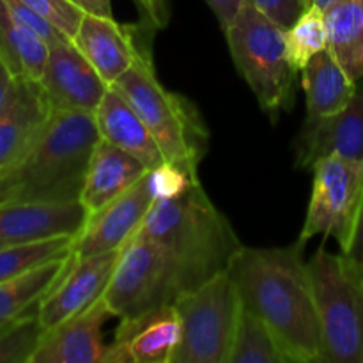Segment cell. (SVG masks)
<instances>
[{"mask_svg":"<svg viewBox=\"0 0 363 363\" xmlns=\"http://www.w3.org/2000/svg\"><path fill=\"white\" fill-rule=\"evenodd\" d=\"M305 240L289 247H243L230 262L229 277L245 311L272 328L293 363H323L318 305Z\"/></svg>","mask_w":363,"mask_h":363,"instance_id":"6da1fadb","label":"cell"},{"mask_svg":"<svg viewBox=\"0 0 363 363\" xmlns=\"http://www.w3.org/2000/svg\"><path fill=\"white\" fill-rule=\"evenodd\" d=\"M98 140L94 113L52 112L34 142L0 170V204L80 201Z\"/></svg>","mask_w":363,"mask_h":363,"instance_id":"7a4b0ae2","label":"cell"},{"mask_svg":"<svg viewBox=\"0 0 363 363\" xmlns=\"http://www.w3.org/2000/svg\"><path fill=\"white\" fill-rule=\"evenodd\" d=\"M137 233L169 252L191 291L225 273L243 248L229 218L199 181L179 195L156 199Z\"/></svg>","mask_w":363,"mask_h":363,"instance_id":"3957f363","label":"cell"},{"mask_svg":"<svg viewBox=\"0 0 363 363\" xmlns=\"http://www.w3.org/2000/svg\"><path fill=\"white\" fill-rule=\"evenodd\" d=\"M130 101L169 163L199 177L208 155L209 130L195 103L158 80L149 48L142 46L133 66L112 85Z\"/></svg>","mask_w":363,"mask_h":363,"instance_id":"277c9868","label":"cell"},{"mask_svg":"<svg viewBox=\"0 0 363 363\" xmlns=\"http://www.w3.org/2000/svg\"><path fill=\"white\" fill-rule=\"evenodd\" d=\"M223 34L236 69L254 92L261 110L277 121L293 106L298 74L287 53L286 30L245 4Z\"/></svg>","mask_w":363,"mask_h":363,"instance_id":"5b68a950","label":"cell"},{"mask_svg":"<svg viewBox=\"0 0 363 363\" xmlns=\"http://www.w3.org/2000/svg\"><path fill=\"white\" fill-rule=\"evenodd\" d=\"M318 305L323 363H363V282L325 245L307 261Z\"/></svg>","mask_w":363,"mask_h":363,"instance_id":"8992f818","label":"cell"},{"mask_svg":"<svg viewBox=\"0 0 363 363\" xmlns=\"http://www.w3.org/2000/svg\"><path fill=\"white\" fill-rule=\"evenodd\" d=\"M191 287L169 252L149 238L135 233L121 248L119 261L103 300L116 318L174 305Z\"/></svg>","mask_w":363,"mask_h":363,"instance_id":"52a82bcc","label":"cell"},{"mask_svg":"<svg viewBox=\"0 0 363 363\" xmlns=\"http://www.w3.org/2000/svg\"><path fill=\"white\" fill-rule=\"evenodd\" d=\"M181 339L172 363H229L243 305L229 273L215 277L174 303Z\"/></svg>","mask_w":363,"mask_h":363,"instance_id":"ba28073f","label":"cell"},{"mask_svg":"<svg viewBox=\"0 0 363 363\" xmlns=\"http://www.w3.org/2000/svg\"><path fill=\"white\" fill-rule=\"evenodd\" d=\"M312 194L301 240L333 238L346 250L353 240L363 201V162L328 155L312 167Z\"/></svg>","mask_w":363,"mask_h":363,"instance_id":"9c48e42d","label":"cell"},{"mask_svg":"<svg viewBox=\"0 0 363 363\" xmlns=\"http://www.w3.org/2000/svg\"><path fill=\"white\" fill-rule=\"evenodd\" d=\"M39 84L53 112L66 110L94 113L110 89L67 38L57 39L48 45V57Z\"/></svg>","mask_w":363,"mask_h":363,"instance_id":"30bf717a","label":"cell"},{"mask_svg":"<svg viewBox=\"0 0 363 363\" xmlns=\"http://www.w3.org/2000/svg\"><path fill=\"white\" fill-rule=\"evenodd\" d=\"M119 255L121 250L85 257L71 254L67 268L38 305L43 326L46 330L53 328L101 300L116 272Z\"/></svg>","mask_w":363,"mask_h":363,"instance_id":"8fae6325","label":"cell"},{"mask_svg":"<svg viewBox=\"0 0 363 363\" xmlns=\"http://www.w3.org/2000/svg\"><path fill=\"white\" fill-rule=\"evenodd\" d=\"M149 172L123 195L98 211L89 213L84 229L73 240L71 254L85 257L121 250L124 247V243L137 233L152 202L156 201Z\"/></svg>","mask_w":363,"mask_h":363,"instance_id":"7c38bea8","label":"cell"},{"mask_svg":"<svg viewBox=\"0 0 363 363\" xmlns=\"http://www.w3.org/2000/svg\"><path fill=\"white\" fill-rule=\"evenodd\" d=\"M179 339L181 323L176 307L163 305L121 319L103 363H172Z\"/></svg>","mask_w":363,"mask_h":363,"instance_id":"4fadbf2b","label":"cell"},{"mask_svg":"<svg viewBox=\"0 0 363 363\" xmlns=\"http://www.w3.org/2000/svg\"><path fill=\"white\" fill-rule=\"evenodd\" d=\"M328 155L363 162V77L354 82V92L346 108L318 121H303L294 144L298 169L314 167Z\"/></svg>","mask_w":363,"mask_h":363,"instance_id":"5bb4252c","label":"cell"},{"mask_svg":"<svg viewBox=\"0 0 363 363\" xmlns=\"http://www.w3.org/2000/svg\"><path fill=\"white\" fill-rule=\"evenodd\" d=\"M89 211L77 202H6L0 204V250L52 238H77Z\"/></svg>","mask_w":363,"mask_h":363,"instance_id":"9a60e30c","label":"cell"},{"mask_svg":"<svg viewBox=\"0 0 363 363\" xmlns=\"http://www.w3.org/2000/svg\"><path fill=\"white\" fill-rule=\"evenodd\" d=\"M137 27L121 25L113 16L85 13L73 43L112 87L140 55Z\"/></svg>","mask_w":363,"mask_h":363,"instance_id":"2e32d148","label":"cell"},{"mask_svg":"<svg viewBox=\"0 0 363 363\" xmlns=\"http://www.w3.org/2000/svg\"><path fill=\"white\" fill-rule=\"evenodd\" d=\"M112 318L105 300L46 330L32 363H103V326Z\"/></svg>","mask_w":363,"mask_h":363,"instance_id":"e0dca14e","label":"cell"},{"mask_svg":"<svg viewBox=\"0 0 363 363\" xmlns=\"http://www.w3.org/2000/svg\"><path fill=\"white\" fill-rule=\"evenodd\" d=\"M39 80L16 78L0 108V170L34 142L52 116Z\"/></svg>","mask_w":363,"mask_h":363,"instance_id":"ac0fdd59","label":"cell"},{"mask_svg":"<svg viewBox=\"0 0 363 363\" xmlns=\"http://www.w3.org/2000/svg\"><path fill=\"white\" fill-rule=\"evenodd\" d=\"M147 172L149 169L140 160L99 137L89 160L80 194L82 206L89 213L98 211L130 190Z\"/></svg>","mask_w":363,"mask_h":363,"instance_id":"d6986e66","label":"cell"},{"mask_svg":"<svg viewBox=\"0 0 363 363\" xmlns=\"http://www.w3.org/2000/svg\"><path fill=\"white\" fill-rule=\"evenodd\" d=\"M94 123L99 137L140 160L149 170L167 162L144 121L117 89L110 87L103 96L94 110Z\"/></svg>","mask_w":363,"mask_h":363,"instance_id":"ffe728a7","label":"cell"},{"mask_svg":"<svg viewBox=\"0 0 363 363\" xmlns=\"http://www.w3.org/2000/svg\"><path fill=\"white\" fill-rule=\"evenodd\" d=\"M301 87L307 103L305 121H318L346 108L354 92V80L325 50L301 69Z\"/></svg>","mask_w":363,"mask_h":363,"instance_id":"44dd1931","label":"cell"},{"mask_svg":"<svg viewBox=\"0 0 363 363\" xmlns=\"http://www.w3.org/2000/svg\"><path fill=\"white\" fill-rule=\"evenodd\" d=\"M325 18L328 52L357 82L363 77V0H340Z\"/></svg>","mask_w":363,"mask_h":363,"instance_id":"7402d4cb","label":"cell"},{"mask_svg":"<svg viewBox=\"0 0 363 363\" xmlns=\"http://www.w3.org/2000/svg\"><path fill=\"white\" fill-rule=\"evenodd\" d=\"M0 57L16 78L39 80L45 69L48 45L21 25L0 0Z\"/></svg>","mask_w":363,"mask_h":363,"instance_id":"603a6c76","label":"cell"},{"mask_svg":"<svg viewBox=\"0 0 363 363\" xmlns=\"http://www.w3.org/2000/svg\"><path fill=\"white\" fill-rule=\"evenodd\" d=\"M66 257L45 262L23 275L0 284V325L9 323L35 308L69 264Z\"/></svg>","mask_w":363,"mask_h":363,"instance_id":"cb8c5ba5","label":"cell"},{"mask_svg":"<svg viewBox=\"0 0 363 363\" xmlns=\"http://www.w3.org/2000/svg\"><path fill=\"white\" fill-rule=\"evenodd\" d=\"M229 363H293L268 325L252 312H241Z\"/></svg>","mask_w":363,"mask_h":363,"instance_id":"d4e9b609","label":"cell"},{"mask_svg":"<svg viewBox=\"0 0 363 363\" xmlns=\"http://www.w3.org/2000/svg\"><path fill=\"white\" fill-rule=\"evenodd\" d=\"M286 41L291 64L298 73H301L311 59L328 50L325 13L315 6L305 9L301 16L286 30Z\"/></svg>","mask_w":363,"mask_h":363,"instance_id":"484cf974","label":"cell"},{"mask_svg":"<svg viewBox=\"0 0 363 363\" xmlns=\"http://www.w3.org/2000/svg\"><path fill=\"white\" fill-rule=\"evenodd\" d=\"M73 240L74 238L71 236H60L38 241V243L2 248L0 250V284L16 279L53 259L69 255Z\"/></svg>","mask_w":363,"mask_h":363,"instance_id":"4316f807","label":"cell"},{"mask_svg":"<svg viewBox=\"0 0 363 363\" xmlns=\"http://www.w3.org/2000/svg\"><path fill=\"white\" fill-rule=\"evenodd\" d=\"M45 333L38 307L7 323L0 330V363H32Z\"/></svg>","mask_w":363,"mask_h":363,"instance_id":"83f0119b","label":"cell"},{"mask_svg":"<svg viewBox=\"0 0 363 363\" xmlns=\"http://www.w3.org/2000/svg\"><path fill=\"white\" fill-rule=\"evenodd\" d=\"M20 2L35 11L46 21H50L60 34L66 35L71 41H73L78 25L85 14V11L71 0H20Z\"/></svg>","mask_w":363,"mask_h":363,"instance_id":"f1b7e54d","label":"cell"},{"mask_svg":"<svg viewBox=\"0 0 363 363\" xmlns=\"http://www.w3.org/2000/svg\"><path fill=\"white\" fill-rule=\"evenodd\" d=\"M245 4L255 7L284 30H287L307 9L301 0H245Z\"/></svg>","mask_w":363,"mask_h":363,"instance_id":"f546056e","label":"cell"},{"mask_svg":"<svg viewBox=\"0 0 363 363\" xmlns=\"http://www.w3.org/2000/svg\"><path fill=\"white\" fill-rule=\"evenodd\" d=\"M142 25L151 32L163 30L170 23V0H133Z\"/></svg>","mask_w":363,"mask_h":363,"instance_id":"4dcf8cb0","label":"cell"},{"mask_svg":"<svg viewBox=\"0 0 363 363\" xmlns=\"http://www.w3.org/2000/svg\"><path fill=\"white\" fill-rule=\"evenodd\" d=\"M342 255L346 257L347 264L351 266L358 279L363 282V201L360 208V216H358L357 229H354L353 240L347 245L346 250H342Z\"/></svg>","mask_w":363,"mask_h":363,"instance_id":"1f68e13d","label":"cell"},{"mask_svg":"<svg viewBox=\"0 0 363 363\" xmlns=\"http://www.w3.org/2000/svg\"><path fill=\"white\" fill-rule=\"evenodd\" d=\"M206 4L218 20L222 32H225L227 27L234 21V18L238 16L241 7L245 6V0H206Z\"/></svg>","mask_w":363,"mask_h":363,"instance_id":"d6a6232c","label":"cell"},{"mask_svg":"<svg viewBox=\"0 0 363 363\" xmlns=\"http://www.w3.org/2000/svg\"><path fill=\"white\" fill-rule=\"evenodd\" d=\"M14 80H16V77H14L13 71L9 69V66L4 62L2 57H0V108H2V105L6 103L7 96H9L11 89H13L14 85Z\"/></svg>","mask_w":363,"mask_h":363,"instance_id":"836d02e7","label":"cell"},{"mask_svg":"<svg viewBox=\"0 0 363 363\" xmlns=\"http://www.w3.org/2000/svg\"><path fill=\"white\" fill-rule=\"evenodd\" d=\"M73 4H77L80 9H84L85 13H96V14H103L101 9H99V6L96 4V0H71ZM105 16V14H103Z\"/></svg>","mask_w":363,"mask_h":363,"instance_id":"e575fe53","label":"cell"},{"mask_svg":"<svg viewBox=\"0 0 363 363\" xmlns=\"http://www.w3.org/2000/svg\"><path fill=\"white\" fill-rule=\"evenodd\" d=\"M339 2L340 0H312V6H315L318 9H321L323 13H326V11L332 9V7Z\"/></svg>","mask_w":363,"mask_h":363,"instance_id":"d590c367","label":"cell"},{"mask_svg":"<svg viewBox=\"0 0 363 363\" xmlns=\"http://www.w3.org/2000/svg\"><path fill=\"white\" fill-rule=\"evenodd\" d=\"M96 4L99 6L101 13L105 16H113V11H112V0H96Z\"/></svg>","mask_w":363,"mask_h":363,"instance_id":"8d00e7d4","label":"cell"},{"mask_svg":"<svg viewBox=\"0 0 363 363\" xmlns=\"http://www.w3.org/2000/svg\"><path fill=\"white\" fill-rule=\"evenodd\" d=\"M301 2L305 4V7H307V9L312 6V0H301Z\"/></svg>","mask_w":363,"mask_h":363,"instance_id":"74e56055","label":"cell"},{"mask_svg":"<svg viewBox=\"0 0 363 363\" xmlns=\"http://www.w3.org/2000/svg\"><path fill=\"white\" fill-rule=\"evenodd\" d=\"M13 321H14V319H13ZM9 323H11V321H9ZM6 325H7V323H2V325H0V330H2Z\"/></svg>","mask_w":363,"mask_h":363,"instance_id":"f35d334b","label":"cell"}]
</instances>
